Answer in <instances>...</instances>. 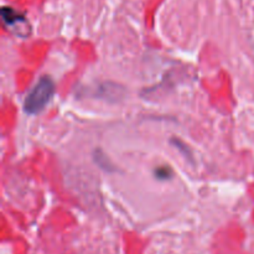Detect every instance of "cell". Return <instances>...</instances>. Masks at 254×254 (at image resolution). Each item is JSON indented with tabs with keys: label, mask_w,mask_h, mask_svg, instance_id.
Wrapping results in <instances>:
<instances>
[{
	"label": "cell",
	"mask_w": 254,
	"mask_h": 254,
	"mask_svg": "<svg viewBox=\"0 0 254 254\" xmlns=\"http://www.w3.org/2000/svg\"><path fill=\"white\" fill-rule=\"evenodd\" d=\"M55 93V83L50 77L45 76L37 81L24 102V111L30 116L40 113L49 104Z\"/></svg>",
	"instance_id": "cell-1"
},
{
	"label": "cell",
	"mask_w": 254,
	"mask_h": 254,
	"mask_svg": "<svg viewBox=\"0 0 254 254\" xmlns=\"http://www.w3.org/2000/svg\"><path fill=\"white\" fill-rule=\"evenodd\" d=\"M1 16H2V21H4L5 26L9 27L10 30H12V31H14L16 35H19V36H25L22 30L29 31V29H27L26 19H25L20 12L15 11L12 7H6V6L2 7Z\"/></svg>",
	"instance_id": "cell-2"
},
{
	"label": "cell",
	"mask_w": 254,
	"mask_h": 254,
	"mask_svg": "<svg viewBox=\"0 0 254 254\" xmlns=\"http://www.w3.org/2000/svg\"><path fill=\"white\" fill-rule=\"evenodd\" d=\"M94 161H96V163L98 164L99 168L103 169V170L111 171V173L112 171H116V166L111 163V160L107 158V155L102 150L96 151V154H94Z\"/></svg>",
	"instance_id": "cell-3"
},
{
	"label": "cell",
	"mask_w": 254,
	"mask_h": 254,
	"mask_svg": "<svg viewBox=\"0 0 254 254\" xmlns=\"http://www.w3.org/2000/svg\"><path fill=\"white\" fill-rule=\"evenodd\" d=\"M171 144H173L174 146H176V149H178V150L180 151V153L183 154L186 159H189V160H192V158H193L192 153H191L190 148H189V146L186 145L184 141H181L180 139H178V138H174V139H171Z\"/></svg>",
	"instance_id": "cell-4"
},
{
	"label": "cell",
	"mask_w": 254,
	"mask_h": 254,
	"mask_svg": "<svg viewBox=\"0 0 254 254\" xmlns=\"http://www.w3.org/2000/svg\"><path fill=\"white\" fill-rule=\"evenodd\" d=\"M155 176L159 180H168L171 178V169L168 166H160L155 170Z\"/></svg>",
	"instance_id": "cell-5"
}]
</instances>
